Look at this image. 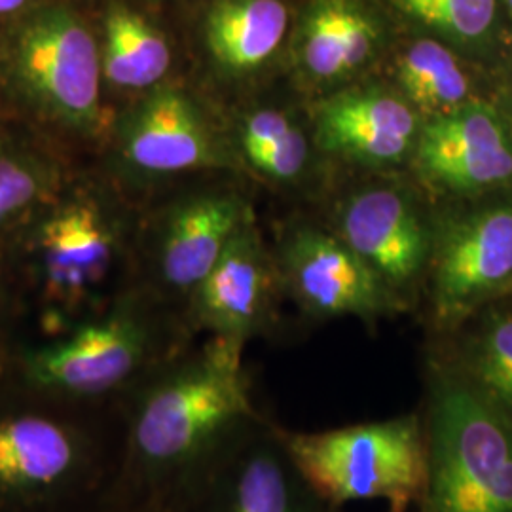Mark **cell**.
Returning a JSON list of instances; mask_svg holds the SVG:
<instances>
[{
    "label": "cell",
    "instance_id": "cell-1",
    "mask_svg": "<svg viewBox=\"0 0 512 512\" xmlns=\"http://www.w3.org/2000/svg\"><path fill=\"white\" fill-rule=\"evenodd\" d=\"M124 406L114 497L167 512L220 446L260 416L243 346L215 336L198 353L152 370L124 397Z\"/></svg>",
    "mask_w": 512,
    "mask_h": 512
},
{
    "label": "cell",
    "instance_id": "cell-2",
    "mask_svg": "<svg viewBox=\"0 0 512 512\" xmlns=\"http://www.w3.org/2000/svg\"><path fill=\"white\" fill-rule=\"evenodd\" d=\"M421 418L427 484L418 512H512V418L446 361L431 363Z\"/></svg>",
    "mask_w": 512,
    "mask_h": 512
},
{
    "label": "cell",
    "instance_id": "cell-3",
    "mask_svg": "<svg viewBox=\"0 0 512 512\" xmlns=\"http://www.w3.org/2000/svg\"><path fill=\"white\" fill-rule=\"evenodd\" d=\"M99 37L67 0H40L0 25V86L40 120L95 135L101 126Z\"/></svg>",
    "mask_w": 512,
    "mask_h": 512
},
{
    "label": "cell",
    "instance_id": "cell-4",
    "mask_svg": "<svg viewBox=\"0 0 512 512\" xmlns=\"http://www.w3.org/2000/svg\"><path fill=\"white\" fill-rule=\"evenodd\" d=\"M160 342V325L147 298L122 294L54 342L25 349L19 357V385L40 399L73 406L126 397L169 361L162 357Z\"/></svg>",
    "mask_w": 512,
    "mask_h": 512
},
{
    "label": "cell",
    "instance_id": "cell-5",
    "mask_svg": "<svg viewBox=\"0 0 512 512\" xmlns=\"http://www.w3.org/2000/svg\"><path fill=\"white\" fill-rule=\"evenodd\" d=\"M294 465L327 505L384 499L389 512L420 503L427 484V435L421 412L327 431L277 425Z\"/></svg>",
    "mask_w": 512,
    "mask_h": 512
},
{
    "label": "cell",
    "instance_id": "cell-6",
    "mask_svg": "<svg viewBox=\"0 0 512 512\" xmlns=\"http://www.w3.org/2000/svg\"><path fill=\"white\" fill-rule=\"evenodd\" d=\"M63 404L25 391L0 401V512L54 509L92 482L95 440Z\"/></svg>",
    "mask_w": 512,
    "mask_h": 512
},
{
    "label": "cell",
    "instance_id": "cell-7",
    "mask_svg": "<svg viewBox=\"0 0 512 512\" xmlns=\"http://www.w3.org/2000/svg\"><path fill=\"white\" fill-rule=\"evenodd\" d=\"M120 228L105 203L90 194L52 202L37 215L29 239V270L55 321L76 323L103 306L120 260Z\"/></svg>",
    "mask_w": 512,
    "mask_h": 512
},
{
    "label": "cell",
    "instance_id": "cell-8",
    "mask_svg": "<svg viewBox=\"0 0 512 512\" xmlns=\"http://www.w3.org/2000/svg\"><path fill=\"white\" fill-rule=\"evenodd\" d=\"M294 465L277 423L262 414L226 440L171 512H332Z\"/></svg>",
    "mask_w": 512,
    "mask_h": 512
},
{
    "label": "cell",
    "instance_id": "cell-9",
    "mask_svg": "<svg viewBox=\"0 0 512 512\" xmlns=\"http://www.w3.org/2000/svg\"><path fill=\"white\" fill-rule=\"evenodd\" d=\"M429 266L431 321L448 332L512 287V203L452 222L433 243Z\"/></svg>",
    "mask_w": 512,
    "mask_h": 512
},
{
    "label": "cell",
    "instance_id": "cell-10",
    "mask_svg": "<svg viewBox=\"0 0 512 512\" xmlns=\"http://www.w3.org/2000/svg\"><path fill=\"white\" fill-rule=\"evenodd\" d=\"M114 165L131 179H158L232 164L209 118L188 93L158 86L118 120Z\"/></svg>",
    "mask_w": 512,
    "mask_h": 512
},
{
    "label": "cell",
    "instance_id": "cell-11",
    "mask_svg": "<svg viewBox=\"0 0 512 512\" xmlns=\"http://www.w3.org/2000/svg\"><path fill=\"white\" fill-rule=\"evenodd\" d=\"M281 279L300 308L317 319L372 323L406 302L342 238L302 230L283 249Z\"/></svg>",
    "mask_w": 512,
    "mask_h": 512
},
{
    "label": "cell",
    "instance_id": "cell-12",
    "mask_svg": "<svg viewBox=\"0 0 512 512\" xmlns=\"http://www.w3.org/2000/svg\"><path fill=\"white\" fill-rule=\"evenodd\" d=\"M281 285V272L251 219L205 275L184 315L192 329L207 330L245 348L253 336L272 325Z\"/></svg>",
    "mask_w": 512,
    "mask_h": 512
},
{
    "label": "cell",
    "instance_id": "cell-13",
    "mask_svg": "<svg viewBox=\"0 0 512 512\" xmlns=\"http://www.w3.org/2000/svg\"><path fill=\"white\" fill-rule=\"evenodd\" d=\"M421 179L456 194H476L512 181L511 131L480 101L423 122L414 150Z\"/></svg>",
    "mask_w": 512,
    "mask_h": 512
},
{
    "label": "cell",
    "instance_id": "cell-14",
    "mask_svg": "<svg viewBox=\"0 0 512 512\" xmlns=\"http://www.w3.org/2000/svg\"><path fill=\"white\" fill-rule=\"evenodd\" d=\"M420 114L401 93L349 88L315 109V143L325 152L368 167L403 164L420 139Z\"/></svg>",
    "mask_w": 512,
    "mask_h": 512
},
{
    "label": "cell",
    "instance_id": "cell-15",
    "mask_svg": "<svg viewBox=\"0 0 512 512\" xmlns=\"http://www.w3.org/2000/svg\"><path fill=\"white\" fill-rule=\"evenodd\" d=\"M340 232L406 302L425 274L433 243L416 205L397 188H368L351 196L340 215Z\"/></svg>",
    "mask_w": 512,
    "mask_h": 512
},
{
    "label": "cell",
    "instance_id": "cell-16",
    "mask_svg": "<svg viewBox=\"0 0 512 512\" xmlns=\"http://www.w3.org/2000/svg\"><path fill=\"white\" fill-rule=\"evenodd\" d=\"M253 219L249 205L230 192H207L175 205L154 256L158 289L186 306L239 230Z\"/></svg>",
    "mask_w": 512,
    "mask_h": 512
},
{
    "label": "cell",
    "instance_id": "cell-17",
    "mask_svg": "<svg viewBox=\"0 0 512 512\" xmlns=\"http://www.w3.org/2000/svg\"><path fill=\"white\" fill-rule=\"evenodd\" d=\"M384 27L365 0H311L296 38V65L315 86L348 82L376 59Z\"/></svg>",
    "mask_w": 512,
    "mask_h": 512
},
{
    "label": "cell",
    "instance_id": "cell-18",
    "mask_svg": "<svg viewBox=\"0 0 512 512\" xmlns=\"http://www.w3.org/2000/svg\"><path fill=\"white\" fill-rule=\"evenodd\" d=\"M203 44L226 76H247L268 65L289 31L283 0H213L203 18Z\"/></svg>",
    "mask_w": 512,
    "mask_h": 512
},
{
    "label": "cell",
    "instance_id": "cell-19",
    "mask_svg": "<svg viewBox=\"0 0 512 512\" xmlns=\"http://www.w3.org/2000/svg\"><path fill=\"white\" fill-rule=\"evenodd\" d=\"M103 80L112 88L141 92L162 86L171 71L169 40L150 19L122 0H110L101 18Z\"/></svg>",
    "mask_w": 512,
    "mask_h": 512
},
{
    "label": "cell",
    "instance_id": "cell-20",
    "mask_svg": "<svg viewBox=\"0 0 512 512\" xmlns=\"http://www.w3.org/2000/svg\"><path fill=\"white\" fill-rule=\"evenodd\" d=\"M395 78L399 93L423 122L465 107L471 99V80L456 54L439 40L410 42L397 57Z\"/></svg>",
    "mask_w": 512,
    "mask_h": 512
},
{
    "label": "cell",
    "instance_id": "cell-21",
    "mask_svg": "<svg viewBox=\"0 0 512 512\" xmlns=\"http://www.w3.org/2000/svg\"><path fill=\"white\" fill-rule=\"evenodd\" d=\"M243 158L275 183H291L310 160V143L293 118L277 109L247 112L238 126Z\"/></svg>",
    "mask_w": 512,
    "mask_h": 512
},
{
    "label": "cell",
    "instance_id": "cell-22",
    "mask_svg": "<svg viewBox=\"0 0 512 512\" xmlns=\"http://www.w3.org/2000/svg\"><path fill=\"white\" fill-rule=\"evenodd\" d=\"M61 173L38 150L0 139V236L54 202Z\"/></svg>",
    "mask_w": 512,
    "mask_h": 512
},
{
    "label": "cell",
    "instance_id": "cell-23",
    "mask_svg": "<svg viewBox=\"0 0 512 512\" xmlns=\"http://www.w3.org/2000/svg\"><path fill=\"white\" fill-rule=\"evenodd\" d=\"M450 365L512 418V313H490Z\"/></svg>",
    "mask_w": 512,
    "mask_h": 512
},
{
    "label": "cell",
    "instance_id": "cell-24",
    "mask_svg": "<svg viewBox=\"0 0 512 512\" xmlns=\"http://www.w3.org/2000/svg\"><path fill=\"white\" fill-rule=\"evenodd\" d=\"M406 18L439 37L473 46L490 37L497 0H389Z\"/></svg>",
    "mask_w": 512,
    "mask_h": 512
},
{
    "label": "cell",
    "instance_id": "cell-25",
    "mask_svg": "<svg viewBox=\"0 0 512 512\" xmlns=\"http://www.w3.org/2000/svg\"><path fill=\"white\" fill-rule=\"evenodd\" d=\"M38 2L40 0H0V25L23 16L33 6H37Z\"/></svg>",
    "mask_w": 512,
    "mask_h": 512
},
{
    "label": "cell",
    "instance_id": "cell-26",
    "mask_svg": "<svg viewBox=\"0 0 512 512\" xmlns=\"http://www.w3.org/2000/svg\"><path fill=\"white\" fill-rule=\"evenodd\" d=\"M97 512H167L164 509H158V507H152V505H145V503H133V501H126V499H120V497H114L110 499L109 507L103 509V511Z\"/></svg>",
    "mask_w": 512,
    "mask_h": 512
},
{
    "label": "cell",
    "instance_id": "cell-27",
    "mask_svg": "<svg viewBox=\"0 0 512 512\" xmlns=\"http://www.w3.org/2000/svg\"><path fill=\"white\" fill-rule=\"evenodd\" d=\"M505 4H507V10H509V16L512 19V0H505Z\"/></svg>",
    "mask_w": 512,
    "mask_h": 512
},
{
    "label": "cell",
    "instance_id": "cell-28",
    "mask_svg": "<svg viewBox=\"0 0 512 512\" xmlns=\"http://www.w3.org/2000/svg\"><path fill=\"white\" fill-rule=\"evenodd\" d=\"M332 512H340V509H336V511H332Z\"/></svg>",
    "mask_w": 512,
    "mask_h": 512
}]
</instances>
